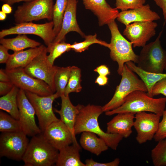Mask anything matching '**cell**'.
Returning a JSON list of instances; mask_svg holds the SVG:
<instances>
[{
    "instance_id": "obj_1",
    "label": "cell",
    "mask_w": 166,
    "mask_h": 166,
    "mask_svg": "<svg viewBox=\"0 0 166 166\" xmlns=\"http://www.w3.org/2000/svg\"><path fill=\"white\" fill-rule=\"evenodd\" d=\"M103 112L102 107L101 106L82 105L77 118L74 127L75 134L76 135L84 132L93 133L103 139L109 148L116 150L124 137L119 134L105 132L101 129L98 118Z\"/></svg>"
},
{
    "instance_id": "obj_2",
    "label": "cell",
    "mask_w": 166,
    "mask_h": 166,
    "mask_svg": "<svg viewBox=\"0 0 166 166\" xmlns=\"http://www.w3.org/2000/svg\"><path fill=\"white\" fill-rule=\"evenodd\" d=\"M166 104V97L154 98L149 96L147 93L138 90L129 94L121 106L105 113L106 115L111 116L120 113L135 114L138 112H148L162 116Z\"/></svg>"
},
{
    "instance_id": "obj_3",
    "label": "cell",
    "mask_w": 166,
    "mask_h": 166,
    "mask_svg": "<svg viewBox=\"0 0 166 166\" xmlns=\"http://www.w3.org/2000/svg\"><path fill=\"white\" fill-rule=\"evenodd\" d=\"M58 153L42 132L32 136L22 160L25 166H51L55 165Z\"/></svg>"
},
{
    "instance_id": "obj_4",
    "label": "cell",
    "mask_w": 166,
    "mask_h": 166,
    "mask_svg": "<svg viewBox=\"0 0 166 166\" xmlns=\"http://www.w3.org/2000/svg\"><path fill=\"white\" fill-rule=\"evenodd\" d=\"M111 32V38L108 48L111 58L118 65L117 72L121 75L125 64L132 61L136 63L138 55L132 49V44L128 41L120 32L115 21L108 25Z\"/></svg>"
},
{
    "instance_id": "obj_5",
    "label": "cell",
    "mask_w": 166,
    "mask_h": 166,
    "mask_svg": "<svg viewBox=\"0 0 166 166\" xmlns=\"http://www.w3.org/2000/svg\"><path fill=\"white\" fill-rule=\"evenodd\" d=\"M121 76V82L117 86L113 97L102 107L104 112L115 109L121 106L128 96L134 91L147 92V87L143 81L125 63Z\"/></svg>"
},
{
    "instance_id": "obj_6",
    "label": "cell",
    "mask_w": 166,
    "mask_h": 166,
    "mask_svg": "<svg viewBox=\"0 0 166 166\" xmlns=\"http://www.w3.org/2000/svg\"><path fill=\"white\" fill-rule=\"evenodd\" d=\"M161 30L153 42L143 47L138 55L137 66L147 72L163 73L166 63V52L162 47L160 38Z\"/></svg>"
},
{
    "instance_id": "obj_7",
    "label": "cell",
    "mask_w": 166,
    "mask_h": 166,
    "mask_svg": "<svg viewBox=\"0 0 166 166\" xmlns=\"http://www.w3.org/2000/svg\"><path fill=\"white\" fill-rule=\"evenodd\" d=\"M53 0H33L18 6L14 17L16 24L53 18Z\"/></svg>"
},
{
    "instance_id": "obj_8",
    "label": "cell",
    "mask_w": 166,
    "mask_h": 166,
    "mask_svg": "<svg viewBox=\"0 0 166 166\" xmlns=\"http://www.w3.org/2000/svg\"><path fill=\"white\" fill-rule=\"evenodd\" d=\"M53 27L54 23L52 21L41 24L32 22L16 24L13 26L1 31L0 39L12 34H33L41 38L47 47H48L52 45L56 37Z\"/></svg>"
},
{
    "instance_id": "obj_9",
    "label": "cell",
    "mask_w": 166,
    "mask_h": 166,
    "mask_svg": "<svg viewBox=\"0 0 166 166\" xmlns=\"http://www.w3.org/2000/svg\"><path fill=\"white\" fill-rule=\"evenodd\" d=\"M25 91L34 108L39 128L42 132L51 124L60 120L56 116L52 107L54 101L60 97L57 93L47 96H41L28 91Z\"/></svg>"
},
{
    "instance_id": "obj_10",
    "label": "cell",
    "mask_w": 166,
    "mask_h": 166,
    "mask_svg": "<svg viewBox=\"0 0 166 166\" xmlns=\"http://www.w3.org/2000/svg\"><path fill=\"white\" fill-rule=\"evenodd\" d=\"M29 141L22 131L2 132L0 136V156L13 160H22Z\"/></svg>"
},
{
    "instance_id": "obj_11",
    "label": "cell",
    "mask_w": 166,
    "mask_h": 166,
    "mask_svg": "<svg viewBox=\"0 0 166 166\" xmlns=\"http://www.w3.org/2000/svg\"><path fill=\"white\" fill-rule=\"evenodd\" d=\"M6 71L10 81L19 89L41 96H47L54 93L45 82L30 76L25 72L23 68Z\"/></svg>"
},
{
    "instance_id": "obj_12",
    "label": "cell",
    "mask_w": 166,
    "mask_h": 166,
    "mask_svg": "<svg viewBox=\"0 0 166 166\" xmlns=\"http://www.w3.org/2000/svg\"><path fill=\"white\" fill-rule=\"evenodd\" d=\"M47 47L26 67L25 72L30 76L45 82L54 93L56 92L54 78L58 67L52 65L47 59Z\"/></svg>"
},
{
    "instance_id": "obj_13",
    "label": "cell",
    "mask_w": 166,
    "mask_h": 166,
    "mask_svg": "<svg viewBox=\"0 0 166 166\" xmlns=\"http://www.w3.org/2000/svg\"><path fill=\"white\" fill-rule=\"evenodd\" d=\"M17 101L19 110V119L22 131L27 136H33L42 132L37 125L34 108L27 97L25 91L19 89Z\"/></svg>"
},
{
    "instance_id": "obj_14",
    "label": "cell",
    "mask_w": 166,
    "mask_h": 166,
    "mask_svg": "<svg viewBox=\"0 0 166 166\" xmlns=\"http://www.w3.org/2000/svg\"><path fill=\"white\" fill-rule=\"evenodd\" d=\"M161 117L158 114L145 112L135 114L133 127L137 132L136 138L139 144L145 143L153 138L158 130Z\"/></svg>"
},
{
    "instance_id": "obj_15",
    "label": "cell",
    "mask_w": 166,
    "mask_h": 166,
    "mask_svg": "<svg viewBox=\"0 0 166 166\" xmlns=\"http://www.w3.org/2000/svg\"><path fill=\"white\" fill-rule=\"evenodd\" d=\"M157 26L153 21L134 22L126 26L123 34L132 43L133 47H143L155 35Z\"/></svg>"
},
{
    "instance_id": "obj_16",
    "label": "cell",
    "mask_w": 166,
    "mask_h": 166,
    "mask_svg": "<svg viewBox=\"0 0 166 166\" xmlns=\"http://www.w3.org/2000/svg\"><path fill=\"white\" fill-rule=\"evenodd\" d=\"M42 133L48 143L58 151L73 143L71 133L60 120L51 124Z\"/></svg>"
},
{
    "instance_id": "obj_17",
    "label": "cell",
    "mask_w": 166,
    "mask_h": 166,
    "mask_svg": "<svg viewBox=\"0 0 166 166\" xmlns=\"http://www.w3.org/2000/svg\"><path fill=\"white\" fill-rule=\"evenodd\" d=\"M77 0H69L65 12L61 29L53 43L65 41L66 35L70 32H75L82 37L86 35L80 28L77 22L76 12Z\"/></svg>"
},
{
    "instance_id": "obj_18",
    "label": "cell",
    "mask_w": 166,
    "mask_h": 166,
    "mask_svg": "<svg viewBox=\"0 0 166 166\" xmlns=\"http://www.w3.org/2000/svg\"><path fill=\"white\" fill-rule=\"evenodd\" d=\"M60 97L61 101V109L58 110L54 109V111L59 114L60 120L66 125L71 133L73 138V144L81 148L76 139L74 127L77 115L82 105H74L69 95H63Z\"/></svg>"
},
{
    "instance_id": "obj_19",
    "label": "cell",
    "mask_w": 166,
    "mask_h": 166,
    "mask_svg": "<svg viewBox=\"0 0 166 166\" xmlns=\"http://www.w3.org/2000/svg\"><path fill=\"white\" fill-rule=\"evenodd\" d=\"M85 8L97 17L101 26L115 21L119 13L118 9L112 7L106 0H82Z\"/></svg>"
},
{
    "instance_id": "obj_20",
    "label": "cell",
    "mask_w": 166,
    "mask_h": 166,
    "mask_svg": "<svg viewBox=\"0 0 166 166\" xmlns=\"http://www.w3.org/2000/svg\"><path fill=\"white\" fill-rule=\"evenodd\" d=\"M117 19L126 26L132 22L158 20L160 17L151 9L148 4H147L139 8L121 11L119 13Z\"/></svg>"
},
{
    "instance_id": "obj_21",
    "label": "cell",
    "mask_w": 166,
    "mask_h": 166,
    "mask_svg": "<svg viewBox=\"0 0 166 166\" xmlns=\"http://www.w3.org/2000/svg\"><path fill=\"white\" fill-rule=\"evenodd\" d=\"M135 114L131 113L117 114L107 124L106 132L119 134L127 138L132 133Z\"/></svg>"
},
{
    "instance_id": "obj_22",
    "label": "cell",
    "mask_w": 166,
    "mask_h": 166,
    "mask_svg": "<svg viewBox=\"0 0 166 166\" xmlns=\"http://www.w3.org/2000/svg\"><path fill=\"white\" fill-rule=\"evenodd\" d=\"M46 47L41 44L35 48L14 52L13 54H10L6 63L5 69L9 70L17 68H25Z\"/></svg>"
},
{
    "instance_id": "obj_23",
    "label": "cell",
    "mask_w": 166,
    "mask_h": 166,
    "mask_svg": "<svg viewBox=\"0 0 166 166\" xmlns=\"http://www.w3.org/2000/svg\"><path fill=\"white\" fill-rule=\"evenodd\" d=\"M92 132H84L79 140L81 146L85 150L98 156L107 150L109 147L101 138Z\"/></svg>"
},
{
    "instance_id": "obj_24",
    "label": "cell",
    "mask_w": 166,
    "mask_h": 166,
    "mask_svg": "<svg viewBox=\"0 0 166 166\" xmlns=\"http://www.w3.org/2000/svg\"><path fill=\"white\" fill-rule=\"evenodd\" d=\"M81 148L73 144L59 151L57 166H86L81 160L79 151Z\"/></svg>"
},
{
    "instance_id": "obj_25",
    "label": "cell",
    "mask_w": 166,
    "mask_h": 166,
    "mask_svg": "<svg viewBox=\"0 0 166 166\" xmlns=\"http://www.w3.org/2000/svg\"><path fill=\"white\" fill-rule=\"evenodd\" d=\"M0 43L9 50L14 52L23 50L27 48H34L39 46L41 43L28 38L26 34H18L11 38L0 39Z\"/></svg>"
},
{
    "instance_id": "obj_26",
    "label": "cell",
    "mask_w": 166,
    "mask_h": 166,
    "mask_svg": "<svg viewBox=\"0 0 166 166\" xmlns=\"http://www.w3.org/2000/svg\"><path fill=\"white\" fill-rule=\"evenodd\" d=\"M125 64L143 81L147 89V93L151 97L152 89L154 85L166 77V73H155L146 72L138 67L133 61H129Z\"/></svg>"
},
{
    "instance_id": "obj_27",
    "label": "cell",
    "mask_w": 166,
    "mask_h": 166,
    "mask_svg": "<svg viewBox=\"0 0 166 166\" xmlns=\"http://www.w3.org/2000/svg\"><path fill=\"white\" fill-rule=\"evenodd\" d=\"M19 89L14 85L11 90L0 98V109L16 119H19L17 96Z\"/></svg>"
},
{
    "instance_id": "obj_28",
    "label": "cell",
    "mask_w": 166,
    "mask_h": 166,
    "mask_svg": "<svg viewBox=\"0 0 166 166\" xmlns=\"http://www.w3.org/2000/svg\"><path fill=\"white\" fill-rule=\"evenodd\" d=\"M72 66L58 67L54 78L56 92L59 97L64 95L65 88L70 76Z\"/></svg>"
},
{
    "instance_id": "obj_29",
    "label": "cell",
    "mask_w": 166,
    "mask_h": 166,
    "mask_svg": "<svg viewBox=\"0 0 166 166\" xmlns=\"http://www.w3.org/2000/svg\"><path fill=\"white\" fill-rule=\"evenodd\" d=\"M0 131L2 132H15L22 131V130L18 120L1 110Z\"/></svg>"
},
{
    "instance_id": "obj_30",
    "label": "cell",
    "mask_w": 166,
    "mask_h": 166,
    "mask_svg": "<svg viewBox=\"0 0 166 166\" xmlns=\"http://www.w3.org/2000/svg\"><path fill=\"white\" fill-rule=\"evenodd\" d=\"M68 1L69 0H56L54 4L52 21L54 23L53 31L56 36L61 29L63 17Z\"/></svg>"
},
{
    "instance_id": "obj_31",
    "label": "cell",
    "mask_w": 166,
    "mask_h": 166,
    "mask_svg": "<svg viewBox=\"0 0 166 166\" xmlns=\"http://www.w3.org/2000/svg\"><path fill=\"white\" fill-rule=\"evenodd\" d=\"M81 81V69L77 66H72L70 76L65 90L64 95L68 96L72 92H80L82 89Z\"/></svg>"
},
{
    "instance_id": "obj_32",
    "label": "cell",
    "mask_w": 166,
    "mask_h": 166,
    "mask_svg": "<svg viewBox=\"0 0 166 166\" xmlns=\"http://www.w3.org/2000/svg\"><path fill=\"white\" fill-rule=\"evenodd\" d=\"M158 142L151 151L152 163L155 166H166V137Z\"/></svg>"
},
{
    "instance_id": "obj_33",
    "label": "cell",
    "mask_w": 166,
    "mask_h": 166,
    "mask_svg": "<svg viewBox=\"0 0 166 166\" xmlns=\"http://www.w3.org/2000/svg\"><path fill=\"white\" fill-rule=\"evenodd\" d=\"M85 40L82 42H75L71 44V50L77 53H81L88 49L89 47L92 44H97L102 46L109 48V44L105 41L97 38V34L85 35L84 38Z\"/></svg>"
},
{
    "instance_id": "obj_34",
    "label": "cell",
    "mask_w": 166,
    "mask_h": 166,
    "mask_svg": "<svg viewBox=\"0 0 166 166\" xmlns=\"http://www.w3.org/2000/svg\"><path fill=\"white\" fill-rule=\"evenodd\" d=\"M71 44L65 41L52 43L50 46L47 47V51L49 54L47 55V59L49 62L52 65L57 58L66 52L71 50Z\"/></svg>"
},
{
    "instance_id": "obj_35",
    "label": "cell",
    "mask_w": 166,
    "mask_h": 166,
    "mask_svg": "<svg viewBox=\"0 0 166 166\" xmlns=\"http://www.w3.org/2000/svg\"><path fill=\"white\" fill-rule=\"evenodd\" d=\"M146 2V0H116V8L121 11L140 7Z\"/></svg>"
},
{
    "instance_id": "obj_36",
    "label": "cell",
    "mask_w": 166,
    "mask_h": 166,
    "mask_svg": "<svg viewBox=\"0 0 166 166\" xmlns=\"http://www.w3.org/2000/svg\"><path fill=\"white\" fill-rule=\"evenodd\" d=\"M162 120L160 122L158 130L154 136V140L158 142L166 137V107L164 110Z\"/></svg>"
},
{
    "instance_id": "obj_37",
    "label": "cell",
    "mask_w": 166,
    "mask_h": 166,
    "mask_svg": "<svg viewBox=\"0 0 166 166\" xmlns=\"http://www.w3.org/2000/svg\"><path fill=\"white\" fill-rule=\"evenodd\" d=\"M160 94L166 96V77L156 82L152 88V97Z\"/></svg>"
},
{
    "instance_id": "obj_38",
    "label": "cell",
    "mask_w": 166,
    "mask_h": 166,
    "mask_svg": "<svg viewBox=\"0 0 166 166\" xmlns=\"http://www.w3.org/2000/svg\"><path fill=\"white\" fill-rule=\"evenodd\" d=\"M120 162V159L117 158L111 162L105 163L97 162L91 158L86 159L85 161V164L86 166H118Z\"/></svg>"
},
{
    "instance_id": "obj_39",
    "label": "cell",
    "mask_w": 166,
    "mask_h": 166,
    "mask_svg": "<svg viewBox=\"0 0 166 166\" xmlns=\"http://www.w3.org/2000/svg\"><path fill=\"white\" fill-rule=\"evenodd\" d=\"M14 85L10 81H0V95L3 96L8 93L12 89Z\"/></svg>"
},
{
    "instance_id": "obj_40",
    "label": "cell",
    "mask_w": 166,
    "mask_h": 166,
    "mask_svg": "<svg viewBox=\"0 0 166 166\" xmlns=\"http://www.w3.org/2000/svg\"><path fill=\"white\" fill-rule=\"evenodd\" d=\"M8 49L2 45H0V63H6L10 54L8 52Z\"/></svg>"
},
{
    "instance_id": "obj_41",
    "label": "cell",
    "mask_w": 166,
    "mask_h": 166,
    "mask_svg": "<svg viewBox=\"0 0 166 166\" xmlns=\"http://www.w3.org/2000/svg\"><path fill=\"white\" fill-rule=\"evenodd\" d=\"M94 71L98 73L99 75L107 76L110 74V72L108 67L105 65H102L97 66Z\"/></svg>"
},
{
    "instance_id": "obj_42",
    "label": "cell",
    "mask_w": 166,
    "mask_h": 166,
    "mask_svg": "<svg viewBox=\"0 0 166 166\" xmlns=\"http://www.w3.org/2000/svg\"><path fill=\"white\" fill-rule=\"evenodd\" d=\"M156 5L162 10L165 22L166 20V0H154Z\"/></svg>"
},
{
    "instance_id": "obj_43",
    "label": "cell",
    "mask_w": 166,
    "mask_h": 166,
    "mask_svg": "<svg viewBox=\"0 0 166 166\" xmlns=\"http://www.w3.org/2000/svg\"><path fill=\"white\" fill-rule=\"evenodd\" d=\"M108 80L106 76L99 75L96 79L95 82L100 86H104L108 83Z\"/></svg>"
},
{
    "instance_id": "obj_44",
    "label": "cell",
    "mask_w": 166,
    "mask_h": 166,
    "mask_svg": "<svg viewBox=\"0 0 166 166\" xmlns=\"http://www.w3.org/2000/svg\"><path fill=\"white\" fill-rule=\"evenodd\" d=\"M0 81L2 82L10 81L9 76L6 69H0Z\"/></svg>"
},
{
    "instance_id": "obj_45",
    "label": "cell",
    "mask_w": 166,
    "mask_h": 166,
    "mask_svg": "<svg viewBox=\"0 0 166 166\" xmlns=\"http://www.w3.org/2000/svg\"><path fill=\"white\" fill-rule=\"evenodd\" d=\"M12 8L10 5L5 3L2 6V11L6 14H9L12 12Z\"/></svg>"
},
{
    "instance_id": "obj_46",
    "label": "cell",
    "mask_w": 166,
    "mask_h": 166,
    "mask_svg": "<svg viewBox=\"0 0 166 166\" xmlns=\"http://www.w3.org/2000/svg\"><path fill=\"white\" fill-rule=\"evenodd\" d=\"M33 0H3V2L5 3H7L10 5H12L16 3L19 2H28Z\"/></svg>"
},
{
    "instance_id": "obj_47",
    "label": "cell",
    "mask_w": 166,
    "mask_h": 166,
    "mask_svg": "<svg viewBox=\"0 0 166 166\" xmlns=\"http://www.w3.org/2000/svg\"><path fill=\"white\" fill-rule=\"evenodd\" d=\"M6 14L2 10L0 11V20L3 21L6 18Z\"/></svg>"
},
{
    "instance_id": "obj_48",
    "label": "cell",
    "mask_w": 166,
    "mask_h": 166,
    "mask_svg": "<svg viewBox=\"0 0 166 166\" xmlns=\"http://www.w3.org/2000/svg\"><path fill=\"white\" fill-rule=\"evenodd\" d=\"M164 70H165L166 71V63L165 67V68H164Z\"/></svg>"
},
{
    "instance_id": "obj_49",
    "label": "cell",
    "mask_w": 166,
    "mask_h": 166,
    "mask_svg": "<svg viewBox=\"0 0 166 166\" xmlns=\"http://www.w3.org/2000/svg\"><path fill=\"white\" fill-rule=\"evenodd\" d=\"M1 1L3 2V0H0Z\"/></svg>"
}]
</instances>
